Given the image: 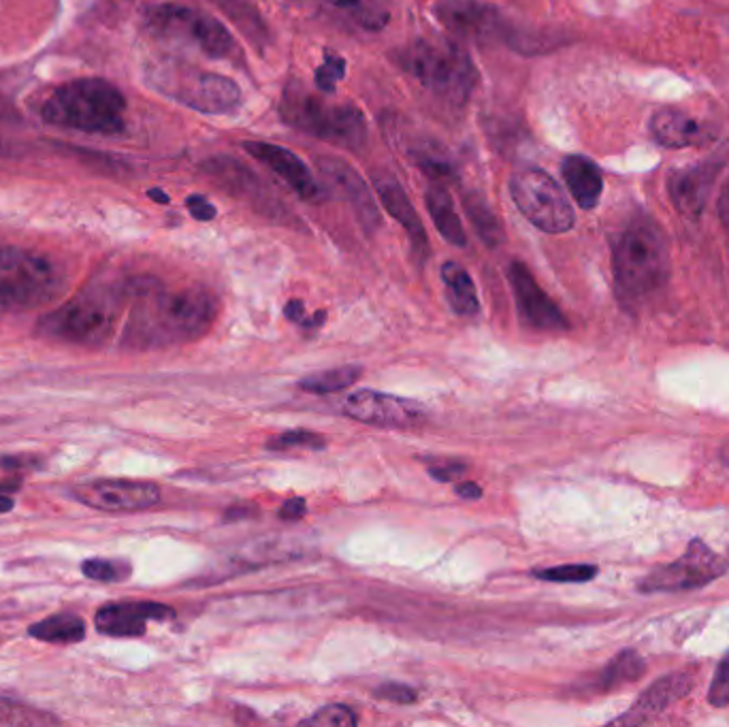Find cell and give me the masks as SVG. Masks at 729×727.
I'll return each instance as SVG.
<instances>
[{"mask_svg": "<svg viewBox=\"0 0 729 727\" xmlns=\"http://www.w3.org/2000/svg\"><path fill=\"white\" fill-rule=\"evenodd\" d=\"M11 510H13V500L4 495V491H0V515H7Z\"/></svg>", "mask_w": 729, "mask_h": 727, "instance_id": "7dc6e473", "label": "cell"}, {"mask_svg": "<svg viewBox=\"0 0 729 727\" xmlns=\"http://www.w3.org/2000/svg\"><path fill=\"white\" fill-rule=\"evenodd\" d=\"M412 158H415V162L429 177H433V182H442L444 184V182H450V180L457 177L453 160L446 157L444 152H440L435 146L433 148L429 146L424 150H415Z\"/></svg>", "mask_w": 729, "mask_h": 727, "instance_id": "d6a6232c", "label": "cell"}, {"mask_svg": "<svg viewBox=\"0 0 729 727\" xmlns=\"http://www.w3.org/2000/svg\"><path fill=\"white\" fill-rule=\"evenodd\" d=\"M271 451H288V448H324V440L312 433V431H288L282 435H275L269 442Z\"/></svg>", "mask_w": 729, "mask_h": 727, "instance_id": "74e56055", "label": "cell"}, {"mask_svg": "<svg viewBox=\"0 0 729 727\" xmlns=\"http://www.w3.org/2000/svg\"><path fill=\"white\" fill-rule=\"evenodd\" d=\"M395 58L420 86L448 103H468L478 84V71L469 53L450 39H418Z\"/></svg>", "mask_w": 729, "mask_h": 727, "instance_id": "3957f363", "label": "cell"}, {"mask_svg": "<svg viewBox=\"0 0 729 727\" xmlns=\"http://www.w3.org/2000/svg\"><path fill=\"white\" fill-rule=\"evenodd\" d=\"M215 316V301L206 288L164 293L158 284L137 288L128 335L141 346H166L188 342L208 333Z\"/></svg>", "mask_w": 729, "mask_h": 727, "instance_id": "6da1fadb", "label": "cell"}, {"mask_svg": "<svg viewBox=\"0 0 729 727\" xmlns=\"http://www.w3.org/2000/svg\"><path fill=\"white\" fill-rule=\"evenodd\" d=\"M613 269L619 297L638 301L662 288L670 273L668 242L651 218L629 222L613 250Z\"/></svg>", "mask_w": 729, "mask_h": 727, "instance_id": "7a4b0ae2", "label": "cell"}, {"mask_svg": "<svg viewBox=\"0 0 729 727\" xmlns=\"http://www.w3.org/2000/svg\"><path fill=\"white\" fill-rule=\"evenodd\" d=\"M244 150L282 177L304 201L318 204L324 199V190L313 180L312 171L295 152L267 141H246Z\"/></svg>", "mask_w": 729, "mask_h": 727, "instance_id": "e0dca14e", "label": "cell"}, {"mask_svg": "<svg viewBox=\"0 0 729 727\" xmlns=\"http://www.w3.org/2000/svg\"><path fill=\"white\" fill-rule=\"evenodd\" d=\"M82 571L99 582H118L131 576V564L122 559H88L82 564Z\"/></svg>", "mask_w": 729, "mask_h": 727, "instance_id": "836d02e7", "label": "cell"}, {"mask_svg": "<svg viewBox=\"0 0 729 727\" xmlns=\"http://www.w3.org/2000/svg\"><path fill=\"white\" fill-rule=\"evenodd\" d=\"M721 457H724V461L728 464L729 468V440L726 442V446H724V451H721Z\"/></svg>", "mask_w": 729, "mask_h": 727, "instance_id": "681fc988", "label": "cell"}, {"mask_svg": "<svg viewBox=\"0 0 729 727\" xmlns=\"http://www.w3.org/2000/svg\"><path fill=\"white\" fill-rule=\"evenodd\" d=\"M213 4L233 22V26L250 41L257 52H264L271 44V33L259 9L248 0H213Z\"/></svg>", "mask_w": 729, "mask_h": 727, "instance_id": "d4e9b609", "label": "cell"}, {"mask_svg": "<svg viewBox=\"0 0 729 727\" xmlns=\"http://www.w3.org/2000/svg\"><path fill=\"white\" fill-rule=\"evenodd\" d=\"M148 197L155 199L157 204H169V195H164L160 188H152V190L148 193Z\"/></svg>", "mask_w": 729, "mask_h": 727, "instance_id": "c3c4849f", "label": "cell"}, {"mask_svg": "<svg viewBox=\"0 0 729 727\" xmlns=\"http://www.w3.org/2000/svg\"><path fill=\"white\" fill-rule=\"evenodd\" d=\"M378 197L382 201L384 209L406 229L412 250L417 255V259L422 260L429 257V239H427V231L418 218L417 209L412 206L410 197L406 195V190L401 188L399 182L391 180V177H375L373 180Z\"/></svg>", "mask_w": 729, "mask_h": 727, "instance_id": "ffe728a7", "label": "cell"}, {"mask_svg": "<svg viewBox=\"0 0 729 727\" xmlns=\"http://www.w3.org/2000/svg\"><path fill=\"white\" fill-rule=\"evenodd\" d=\"M126 101L122 93L104 79H77L53 90L44 104L48 124L113 135L124 128Z\"/></svg>", "mask_w": 729, "mask_h": 727, "instance_id": "277c9868", "label": "cell"}, {"mask_svg": "<svg viewBox=\"0 0 729 727\" xmlns=\"http://www.w3.org/2000/svg\"><path fill=\"white\" fill-rule=\"evenodd\" d=\"M209 175L233 197L250 201L257 208H271V197L261 184V180L242 162L233 160V158L218 157L211 158L206 164ZM275 209V208H271Z\"/></svg>", "mask_w": 729, "mask_h": 727, "instance_id": "44dd1931", "label": "cell"}, {"mask_svg": "<svg viewBox=\"0 0 729 727\" xmlns=\"http://www.w3.org/2000/svg\"><path fill=\"white\" fill-rule=\"evenodd\" d=\"M318 173L322 177V182L326 184L329 193L346 204H350V208L355 211V215L359 218L361 226L367 233L378 231L380 226V211L378 206L371 197V190L367 188L363 177L355 171V167H350L348 162L333 157H320L316 160Z\"/></svg>", "mask_w": 729, "mask_h": 727, "instance_id": "9a60e30c", "label": "cell"}, {"mask_svg": "<svg viewBox=\"0 0 729 727\" xmlns=\"http://www.w3.org/2000/svg\"><path fill=\"white\" fill-rule=\"evenodd\" d=\"M508 280L512 284L519 312L527 324H531L538 331H553V333L568 329L566 316L540 288V284L522 262L515 260L508 267Z\"/></svg>", "mask_w": 729, "mask_h": 727, "instance_id": "2e32d148", "label": "cell"}, {"mask_svg": "<svg viewBox=\"0 0 729 727\" xmlns=\"http://www.w3.org/2000/svg\"><path fill=\"white\" fill-rule=\"evenodd\" d=\"M188 211L193 213L195 220H201V222H209L215 218V208L201 195L188 197Z\"/></svg>", "mask_w": 729, "mask_h": 727, "instance_id": "60d3db41", "label": "cell"}, {"mask_svg": "<svg viewBox=\"0 0 729 727\" xmlns=\"http://www.w3.org/2000/svg\"><path fill=\"white\" fill-rule=\"evenodd\" d=\"M344 412L359 422L384 429H412L427 418V410L418 402L367 389L348 395Z\"/></svg>", "mask_w": 729, "mask_h": 727, "instance_id": "5bb4252c", "label": "cell"}, {"mask_svg": "<svg viewBox=\"0 0 729 727\" xmlns=\"http://www.w3.org/2000/svg\"><path fill=\"white\" fill-rule=\"evenodd\" d=\"M73 497L103 513H137L148 510L160 502V489L146 480L107 478L90 480L73 489Z\"/></svg>", "mask_w": 729, "mask_h": 727, "instance_id": "4fadbf2b", "label": "cell"}, {"mask_svg": "<svg viewBox=\"0 0 729 727\" xmlns=\"http://www.w3.org/2000/svg\"><path fill=\"white\" fill-rule=\"evenodd\" d=\"M175 613L171 606L155 602H120L109 604L97 613V629L104 636L135 638L146 633L148 621H166Z\"/></svg>", "mask_w": 729, "mask_h": 727, "instance_id": "ac0fdd59", "label": "cell"}, {"mask_svg": "<svg viewBox=\"0 0 729 727\" xmlns=\"http://www.w3.org/2000/svg\"><path fill=\"white\" fill-rule=\"evenodd\" d=\"M726 571L728 562L721 555L708 549L702 540H691L680 559L655 568L640 582V589L646 593L691 591L721 578Z\"/></svg>", "mask_w": 729, "mask_h": 727, "instance_id": "8fae6325", "label": "cell"}, {"mask_svg": "<svg viewBox=\"0 0 729 727\" xmlns=\"http://www.w3.org/2000/svg\"><path fill=\"white\" fill-rule=\"evenodd\" d=\"M118 318V299L109 293H86L46 316L41 331L73 344H101Z\"/></svg>", "mask_w": 729, "mask_h": 727, "instance_id": "30bf717a", "label": "cell"}, {"mask_svg": "<svg viewBox=\"0 0 729 727\" xmlns=\"http://www.w3.org/2000/svg\"><path fill=\"white\" fill-rule=\"evenodd\" d=\"M316 2L344 13L350 22L371 33L382 30L391 20L388 7L382 0H316Z\"/></svg>", "mask_w": 729, "mask_h": 727, "instance_id": "83f0119b", "label": "cell"}, {"mask_svg": "<svg viewBox=\"0 0 729 727\" xmlns=\"http://www.w3.org/2000/svg\"><path fill=\"white\" fill-rule=\"evenodd\" d=\"M150 86L195 111L222 115L242 103V88L226 75L208 73L180 60H162L148 69Z\"/></svg>", "mask_w": 729, "mask_h": 727, "instance_id": "8992f818", "label": "cell"}, {"mask_svg": "<svg viewBox=\"0 0 729 727\" xmlns=\"http://www.w3.org/2000/svg\"><path fill=\"white\" fill-rule=\"evenodd\" d=\"M375 695L384 698V700H391V702H397V704H410V702L417 700V691L408 685H401V682H386V685L375 689Z\"/></svg>", "mask_w": 729, "mask_h": 727, "instance_id": "ab89813d", "label": "cell"}, {"mask_svg": "<svg viewBox=\"0 0 729 727\" xmlns=\"http://www.w3.org/2000/svg\"><path fill=\"white\" fill-rule=\"evenodd\" d=\"M510 197L522 215L544 233H566L576 222L570 199L561 186L538 167H524L512 173Z\"/></svg>", "mask_w": 729, "mask_h": 727, "instance_id": "9c48e42d", "label": "cell"}, {"mask_svg": "<svg viewBox=\"0 0 729 727\" xmlns=\"http://www.w3.org/2000/svg\"><path fill=\"white\" fill-rule=\"evenodd\" d=\"M427 208H429V213L435 222V229L440 231V235L457 246V248H466L468 246V235H466V229L461 224V218L455 209V204L448 195V190L444 188L442 182H435L429 190H427Z\"/></svg>", "mask_w": 729, "mask_h": 727, "instance_id": "484cf974", "label": "cell"}, {"mask_svg": "<svg viewBox=\"0 0 729 727\" xmlns=\"http://www.w3.org/2000/svg\"><path fill=\"white\" fill-rule=\"evenodd\" d=\"M308 513V506H306V500L301 497H295V500H288L282 510H280V519L282 520H299L306 517Z\"/></svg>", "mask_w": 729, "mask_h": 727, "instance_id": "7bdbcfd3", "label": "cell"}, {"mask_svg": "<svg viewBox=\"0 0 729 727\" xmlns=\"http://www.w3.org/2000/svg\"><path fill=\"white\" fill-rule=\"evenodd\" d=\"M708 702L717 708L729 706V653L717 666V673L708 691Z\"/></svg>", "mask_w": 729, "mask_h": 727, "instance_id": "f35d334b", "label": "cell"}, {"mask_svg": "<svg viewBox=\"0 0 729 727\" xmlns=\"http://www.w3.org/2000/svg\"><path fill=\"white\" fill-rule=\"evenodd\" d=\"M651 133L657 139V144H662L666 148H675V150L697 146L706 137V131H704L702 122H697L695 118L687 115L684 111L675 109V107L659 109L653 115Z\"/></svg>", "mask_w": 729, "mask_h": 727, "instance_id": "603a6c76", "label": "cell"}, {"mask_svg": "<svg viewBox=\"0 0 729 727\" xmlns=\"http://www.w3.org/2000/svg\"><path fill=\"white\" fill-rule=\"evenodd\" d=\"M304 724L322 727H355L359 724V717L355 715L353 708L342 706V704H333V706L320 708L316 715H312L310 719H306Z\"/></svg>", "mask_w": 729, "mask_h": 727, "instance_id": "d590c367", "label": "cell"}, {"mask_svg": "<svg viewBox=\"0 0 729 727\" xmlns=\"http://www.w3.org/2000/svg\"><path fill=\"white\" fill-rule=\"evenodd\" d=\"M284 313H286V318L293 320V322H304V320H306V306H304V301L293 299V301L284 308Z\"/></svg>", "mask_w": 729, "mask_h": 727, "instance_id": "ee69618b", "label": "cell"}, {"mask_svg": "<svg viewBox=\"0 0 729 727\" xmlns=\"http://www.w3.org/2000/svg\"><path fill=\"white\" fill-rule=\"evenodd\" d=\"M644 668H646L644 660L635 651H626L619 657H615L613 664L606 668V673L602 675V687L613 689L629 680H638Z\"/></svg>", "mask_w": 729, "mask_h": 727, "instance_id": "1f68e13d", "label": "cell"}, {"mask_svg": "<svg viewBox=\"0 0 729 727\" xmlns=\"http://www.w3.org/2000/svg\"><path fill=\"white\" fill-rule=\"evenodd\" d=\"M715 177L717 167L713 164H691L677 169L668 180V193L678 213H682L687 220H697L706 208Z\"/></svg>", "mask_w": 729, "mask_h": 727, "instance_id": "d6986e66", "label": "cell"}, {"mask_svg": "<svg viewBox=\"0 0 729 727\" xmlns=\"http://www.w3.org/2000/svg\"><path fill=\"white\" fill-rule=\"evenodd\" d=\"M457 495L464 500H480L482 497V489L475 482H461L457 486Z\"/></svg>", "mask_w": 729, "mask_h": 727, "instance_id": "bcb514c9", "label": "cell"}, {"mask_svg": "<svg viewBox=\"0 0 729 727\" xmlns=\"http://www.w3.org/2000/svg\"><path fill=\"white\" fill-rule=\"evenodd\" d=\"M62 288L64 275L53 260L20 248L0 250V313L41 308Z\"/></svg>", "mask_w": 729, "mask_h": 727, "instance_id": "52a82bcc", "label": "cell"}, {"mask_svg": "<svg viewBox=\"0 0 729 727\" xmlns=\"http://www.w3.org/2000/svg\"><path fill=\"white\" fill-rule=\"evenodd\" d=\"M693 687V680L689 675H670L657 682H653L642 698L635 702V706L627 713L626 717L617 719V724H644L651 722L655 715L666 711L670 704H675L680 698H684Z\"/></svg>", "mask_w": 729, "mask_h": 727, "instance_id": "7402d4cb", "label": "cell"}, {"mask_svg": "<svg viewBox=\"0 0 729 727\" xmlns=\"http://www.w3.org/2000/svg\"><path fill=\"white\" fill-rule=\"evenodd\" d=\"M564 180L572 193L573 201L582 209L597 208L604 190V177L600 167L580 155L566 158L561 164Z\"/></svg>", "mask_w": 729, "mask_h": 727, "instance_id": "cb8c5ba5", "label": "cell"}, {"mask_svg": "<svg viewBox=\"0 0 729 727\" xmlns=\"http://www.w3.org/2000/svg\"><path fill=\"white\" fill-rule=\"evenodd\" d=\"M435 17L440 24L473 44H491L506 39L510 26L504 22L497 7L478 0H437Z\"/></svg>", "mask_w": 729, "mask_h": 727, "instance_id": "7c38bea8", "label": "cell"}, {"mask_svg": "<svg viewBox=\"0 0 729 727\" xmlns=\"http://www.w3.org/2000/svg\"><path fill=\"white\" fill-rule=\"evenodd\" d=\"M146 26L157 39L195 48L213 60H224L235 52V39L224 24L190 7L173 2L150 7Z\"/></svg>", "mask_w": 729, "mask_h": 727, "instance_id": "ba28073f", "label": "cell"}, {"mask_svg": "<svg viewBox=\"0 0 729 727\" xmlns=\"http://www.w3.org/2000/svg\"><path fill=\"white\" fill-rule=\"evenodd\" d=\"M361 378V367H337L329 371H320L308 375L299 382V386L306 393L313 395H329V393H339L348 386H353Z\"/></svg>", "mask_w": 729, "mask_h": 727, "instance_id": "4dcf8cb0", "label": "cell"}, {"mask_svg": "<svg viewBox=\"0 0 729 727\" xmlns=\"http://www.w3.org/2000/svg\"><path fill=\"white\" fill-rule=\"evenodd\" d=\"M346 75V60L335 52H326L324 62L316 69V86L324 93H333L337 82Z\"/></svg>", "mask_w": 729, "mask_h": 727, "instance_id": "e575fe53", "label": "cell"}, {"mask_svg": "<svg viewBox=\"0 0 729 727\" xmlns=\"http://www.w3.org/2000/svg\"><path fill=\"white\" fill-rule=\"evenodd\" d=\"M595 574H597V568L589 564H573V566H559V568L535 571L538 578L551 580V582H586L595 578Z\"/></svg>", "mask_w": 729, "mask_h": 727, "instance_id": "8d00e7d4", "label": "cell"}, {"mask_svg": "<svg viewBox=\"0 0 729 727\" xmlns=\"http://www.w3.org/2000/svg\"><path fill=\"white\" fill-rule=\"evenodd\" d=\"M466 471V466L464 464H455V461H448V464H442V466H433L429 469V473L440 480V482H450V480H457L461 478Z\"/></svg>", "mask_w": 729, "mask_h": 727, "instance_id": "b9f144b4", "label": "cell"}, {"mask_svg": "<svg viewBox=\"0 0 729 727\" xmlns=\"http://www.w3.org/2000/svg\"><path fill=\"white\" fill-rule=\"evenodd\" d=\"M719 218H721V222H724V226H726L729 235V177L726 186H724V190H721V197H719Z\"/></svg>", "mask_w": 729, "mask_h": 727, "instance_id": "f6af8a7d", "label": "cell"}, {"mask_svg": "<svg viewBox=\"0 0 729 727\" xmlns=\"http://www.w3.org/2000/svg\"><path fill=\"white\" fill-rule=\"evenodd\" d=\"M28 633L37 640L52 642V644H75L84 640L86 624L73 613H60V615H53V617L33 625Z\"/></svg>", "mask_w": 729, "mask_h": 727, "instance_id": "f1b7e54d", "label": "cell"}, {"mask_svg": "<svg viewBox=\"0 0 729 727\" xmlns=\"http://www.w3.org/2000/svg\"><path fill=\"white\" fill-rule=\"evenodd\" d=\"M442 280L446 286L448 304L459 316H475L480 310L478 293L473 286V280L468 271L459 262H444L442 267Z\"/></svg>", "mask_w": 729, "mask_h": 727, "instance_id": "4316f807", "label": "cell"}, {"mask_svg": "<svg viewBox=\"0 0 729 727\" xmlns=\"http://www.w3.org/2000/svg\"><path fill=\"white\" fill-rule=\"evenodd\" d=\"M280 113L286 124L337 148L361 150L367 141V124L359 107L324 103L301 84L284 88Z\"/></svg>", "mask_w": 729, "mask_h": 727, "instance_id": "5b68a950", "label": "cell"}, {"mask_svg": "<svg viewBox=\"0 0 729 727\" xmlns=\"http://www.w3.org/2000/svg\"><path fill=\"white\" fill-rule=\"evenodd\" d=\"M464 208L468 213L469 222L478 237L489 246L497 248L504 244V229L502 222L497 220L495 211L489 208V204L478 195V193H468L464 195Z\"/></svg>", "mask_w": 729, "mask_h": 727, "instance_id": "f546056e", "label": "cell"}]
</instances>
